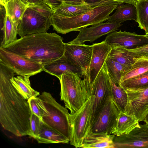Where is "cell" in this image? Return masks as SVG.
I'll return each mask as SVG.
<instances>
[{"instance_id":"obj_8","label":"cell","mask_w":148,"mask_h":148,"mask_svg":"<svg viewBox=\"0 0 148 148\" xmlns=\"http://www.w3.org/2000/svg\"><path fill=\"white\" fill-rule=\"evenodd\" d=\"M0 62L19 75L31 76L43 71V65L4 48H0Z\"/></svg>"},{"instance_id":"obj_43","label":"cell","mask_w":148,"mask_h":148,"mask_svg":"<svg viewBox=\"0 0 148 148\" xmlns=\"http://www.w3.org/2000/svg\"><path fill=\"white\" fill-rule=\"evenodd\" d=\"M10 0H0L1 5H3L8 1Z\"/></svg>"},{"instance_id":"obj_16","label":"cell","mask_w":148,"mask_h":148,"mask_svg":"<svg viewBox=\"0 0 148 148\" xmlns=\"http://www.w3.org/2000/svg\"><path fill=\"white\" fill-rule=\"evenodd\" d=\"M92 56L88 77L92 83L105 62L112 47L105 40L93 44Z\"/></svg>"},{"instance_id":"obj_45","label":"cell","mask_w":148,"mask_h":148,"mask_svg":"<svg viewBox=\"0 0 148 148\" xmlns=\"http://www.w3.org/2000/svg\"><path fill=\"white\" fill-rule=\"evenodd\" d=\"M148 34V31L145 34Z\"/></svg>"},{"instance_id":"obj_37","label":"cell","mask_w":148,"mask_h":148,"mask_svg":"<svg viewBox=\"0 0 148 148\" xmlns=\"http://www.w3.org/2000/svg\"><path fill=\"white\" fill-rule=\"evenodd\" d=\"M86 4L82 0H63L62 4L79 5Z\"/></svg>"},{"instance_id":"obj_35","label":"cell","mask_w":148,"mask_h":148,"mask_svg":"<svg viewBox=\"0 0 148 148\" xmlns=\"http://www.w3.org/2000/svg\"><path fill=\"white\" fill-rule=\"evenodd\" d=\"M27 101L32 113L35 114L41 120V112L37 104L36 97H33L29 98Z\"/></svg>"},{"instance_id":"obj_26","label":"cell","mask_w":148,"mask_h":148,"mask_svg":"<svg viewBox=\"0 0 148 148\" xmlns=\"http://www.w3.org/2000/svg\"><path fill=\"white\" fill-rule=\"evenodd\" d=\"M109 76L111 97L120 112L125 113L128 101L127 94L125 89L114 83L109 75Z\"/></svg>"},{"instance_id":"obj_28","label":"cell","mask_w":148,"mask_h":148,"mask_svg":"<svg viewBox=\"0 0 148 148\" xmlns=\"http://www.w3.org/2000/svg\"><path fill=\"white\" fill-rule=\"evenodd\" d=\"M105 64L109 75L116 85H119L122 77L129 69L108 57Z\"/></svg>"},{"instance_id":"obj_10","label":"cell","mask_w":148,"mask_h":148,"mask_svg":"<svg viewBox=\"0 0 148 148\" xmlns=\"http://www.w3.org/2000/svg\"><path fill=\"white\" fill-rule=\"evenodd\" d=\"M128 96L125 113L144 121L148 113V85L134 89L125 90Z\"/></svg>"},{"instance_id":"obj_7","label":"cell","mask_w":148,"mask_h":148,"mask_svg":"<svg viewBox=\"0 0 148 148\" xmlns=\"http://www.w3.org/2000/svg\"><path fill=\"white\" fill-rule=\"evenodd\" d=\"M120 112L109 96L99 108L93 117L90 128L97 133L112 134Z\"/></svg>"},{"instance_id":"obj_27","label":"cell","mask_w":148,"mask_h":148,"mask_svg":"<svg viewBox=\"0 0 148 148\" xmlns=\"http://www.w3.org/2000/svg\"><path fill=\"white\" fill-rule=\"evenodd\" d=\"M2 5L5 8V14L9 16L18 25L20 20L28 6L20 0H10Z\"/></svg>"},{"instance_id":"obj_19","label":"cell","mask_w":148,"mask_h":148,"mask_svg":"<svg viewBox=\"0 0 148 148\" xmlns=\"http://www.w3.org/2000/svg\"><path fill=\"white\" fill-rule=\"evenodd\" d=\"M118 5L115 12L110 16L107 22L121 23L127 21L137 20L135 5L131 3Z\"/></svg>"},{"instance_id":"obj_40","label":"cell","mask_w":148,"mask_h":148,"mask_svg":"<svg viewBox=\"0 0 148 148\" xmlns=\"http://www.w3.org/2000/svg\"><path fill=\"white\" fill-rule=\"evenodd\" d=\"M86 3H94L100 2L102 0H82Z\"/></svg>"},{"instance_id":"obj_44","label":"cell","mask_w":148,"mask_h":148,"mask_svg":"<svg viewBox=\"0 0 148 148\" xmlns=\"http://www.w3.org/2000/svg\"><path fill=\"white\" fill-rule=\"evenodd\" d=\"M145 36L148 38V34H145Z\"/></svg>"},{"instance_id":"obj_33","label":"cell","mask_w":148,"mask_h":148,"mask_svg":"<svg viewBox=\"0 0 148 148\" xmlns=\"http://www.w3.org/2000/svg\"><path fill=\"white\" fill-rule=\"evenodd\" d=\"M45 16L51 18L55 12L48 5L44 4L40 5H32L28 6Z\"/></svg>"},{"instance_id":"obj_38","label":"cell","mask_w":148,"mask_h":148,"mask_svg":"<svg viewBox=\"0 0 148 148\" xmlns=\"http://www.w3.org/2000/svg\"><path fill=\"white\" fill-rule=\"evenodd\" d=\"M117 2L119 4H121L124 3H131L135 5L138 0H110Z\"/></svg>"},{"instance_id":"obj_32","label":"cell","mask_w":148,"mask_h":148,"mask_svg":"<svg viewBox=\"0 0 148 148\" xmlns=\"http://www.w3.org/2000/svg\"><path fill=\"white\" fill-rule=\"evenodd\" d=\"M31 133L29 136L35 138L38 134L42 124L41 119L32 113L30 119Z\"/></svg>"},{"instance_id":"obj_9","label":"cell","mask_w":148,"mask_h":148,"mask_svg":"<svg viewBox=\"0 0 148 148\" xmlns=\"http://www.w3.org/2000/svg\"><path fill=\"white\" fill-rule=\"evenodd\" d=\"M51 25V18H47L28 6L20 20L18 34L21 37L47 32Z\"/></svg>"},{"instance_id":"obj_22","label":"cell","mask_w":148,"mask_h":148,"mask_svg":"<svg viewBox=\"0 0 148 148\" xmlns=\"http://www.w3.org/2000/svg\"><path fill=\"white\" fill-rule=\"evenodd\" d=\"M140 125L139 121L135 117L120 112L112 134L120 136L128 134Z\"/></svg>"},{"instance_id":"obj_11","label":"cell","mask_w":148,"mask_h":148,"mask_svg":"<svg viewBox=\"0 0 148 148\" xmlns=\"http://www.w3.org/2000/svg\"><path fill=\"white\" fill-rule=\"evenodd\" d=\"M65 44L64 55L81 70L83 76L87 77L92 56V45H73L68 43Z\"/></svg>"},{"instance_id":"obj_31","label":"cell","mask_w":148,"mask_h":148,"mask_svg":"<svg viewBox=\"0 0 148 148\" xmlns=\"http://www.w3.org/2000/svg\"><path fill=\"white\" fill-rule=\"evenodd\" d=\"M124 89L140 88L148 85V71L120 82L119 85Z\"/></svg>"},{"instance_id":"obj_39","label":"cell","mask_w":148,"mask_h":148,"mask_svg":"<svg viewBox=\"0 0 148 148\" xmlns=\"http://www.w3.org/2000/svg\"><path fill=\"white\" fill-rule=\"evenodd\" d=\"M33 4L40 5L46 4L45 0H32Z\"/></svg>"},{"instance_id":"obj_14","label":"cell","mask_w":148,"mask_h":148,"mask_svg":"<svg viewBox=\"0 0 148 148\" xmlns=\"http://www.w3.org/2000/svg\"><path fill=\"white\" fill-rule=\"evenodd\" d=\"M111 47H122L128 49L137 48L148 44L145 35L125 31H116L108 34L105 40Z\"/></svg>"},{"instance_id":"obj_46","label":"cell","mask_w":148,"mask_h":148,"mask_svg":"<svg viewBox=\"0 0 148 148\" xmlns=\"http://www.w3.org/2000/svg\"><path fill=\"white\" fill-rule=\"evenodd\" d=\"M146 59H148V58H146Z\"/></svg>"},{"instance_id":"obj_21","label":"cell","mask_w":148,"mask_h":148,"mask_svg":"<svg viewBox=\"0 0 148 148\" xmlns=\"http://www.w3.org/2000/svg\"><path fill=\"white\" fill-rule=\"evenodd\" d=\"M30 76H17L10 79L11 82L15 88L26 99L28 100L33 97L39 96L40 92L31 86Z\"/></svg>"},{"instance_id":"obj_24","label":"cell","mask_w":148,"mask_h":148,"mask_svg":"<svg viewBox=\"0 0 148 148\" xmlns=\"http://www.w3.org/2000/svg\"><path fill=\"white\" fill-rule=\"evenodd\" d=\"M3 24V38L0 47L4 48L17 39L18 25L5 13Z\"/></svg>"},{"instance_id":"obj_29","label":"cell","mask_w":148,"mask_h":148,"mask_svg":"<svg viewBox=\"0 0 148 148\" xmlns=\"http://www.w3.org/2000/svg\"><path fill=\"white\" fill-rule=\"evenodd\" d=\"M137 12L136 22L138 27L145 31V34L148 31V1L138 0L135 4Z\"/></svg>"},{"instance_id":"obj_23","label":"cell","mask_w":148,"mask_h":148,"mask_svg":"<svg viewBox=\"0 0 148 148\" xmlns=\"http://www.w3.org/2000/svg\"><path fill=\"white\" fill-rule=\"evenodd\" d=\"M86 3L79 5L62 4L55 10V13L66 17H73L79 15L88 11L94 6L100 3Z\"/></svg>"},{"instance_id":"obj_4","label":"cell","mask_w":148,"mask_h":148,"mask_svg":"<svg viewBox=\"0 0 148 148\" xmlns=\"http://www.w3.org/2000/svg\"><path fill=\"white\" fill-rule=\"evenodd\" d=\"M81 76L71 73L62 75L58 79L61 87L60 99L71 114L75 113L84 104L90 96L91 82L88 77Z\"/></svg>"},{"instance_id":"obj_1","label":"cell","mask_w":148,"mask_h":148,"mask_svg":"<svg viewBox=\"0 0 148 148\" xmlns=\"http://www.w3.org/2000/svg\"><path fill=\"white\" fill-rule=\"evenodd\" d=\"M15 73L0 62V122L4 129L16 136H29L32 113L27 100L11 82Z\"/></svg>"},{"instance_id":"obj_36","label":"cell","mask_w":148,"mask_h":148,"mask_svg":"<svg viewBox=\"0 0 148 148\" xmlns=\"http://www.w3.org/2000/svg\"><path fill=\"white\" fill-rule=\"evenodd\" d=\"M46 4L55 10L63 3V0H45Z\"/></svg>"},{"instance_id":"obj_42","label":"cell","mask_w":148,"mask_h":148,"mask_svg":"<svg viewBox=\"0 0 148 148\" xmlns=\"http://www.w3.org/2000/svg\"><path fill=\"white\" fill-rule=\"evenodd\" d=\"M144 121L146 124L148 125V113L146 115Z\"/></svg>"},{"instance_id":"obj_20","label":"cell","mask_w":148,"mask_h":148,"mask_svg":"<svg viewBox=\"0 0 148 148\" xmlns=\"http://www.w3.org/2000/svg\"><path fill=\"white\" fill-rule=\"evenodd\" d=\"M34 139L40 143H68L70 142L69 140L64 136L42 122L40 132Z\"/></svg>"},{"instance_id":"obj_3","label":"cell","mask_w":148,"mask_h":148,"mask_svg":"<svg viewBox=\"0 0 148 148\" xmlns=\"http://www.w3.org/2000/svg\"><path fill=\"white\" fill-rule=\"evenodd\" d=\"M118 5L116 1L103 0L87 12L73 17H63L54 13L51 18V25L54 30L62 34L78 31L82 28L108 20Z\"/></svg>"},{"instance_id":"obj_13","label":"cell","mask_w":148,"mask_h":148,"mask_svg":"<svg viewBox=\"0 0 148 148\" xmlns=\"http://www.w3.org/2000/svg\"><path fill=\"white\" fill-rule=\"evenodd\" d=\"M121 23L106 22L82 28L79 30L77 37L68 42L73 45L83 44L85 42H94L101 37L115 31L122 25Z\"/></svg>"},{"instance_id":"obj_2","label":"cell","mask_w":148,"mask_h":148,"mask_svg":"<svg viewBox=\"0 0 148 148\" xmlns=\"http://www.w3.org/2000/svg\"><path fill=\"white\" fill-rule=\"evenodd\" d=\"M63 40L55 33H37L21 37L4 48L44 65L64 55Z\"/></svg>"},{"instance_id":"obj_18","label":"cell","mask_w":148,"mask_h":148,"mask_svg":"<svg viewBox=\"0 0 148 148\" xmlns=\"http://www.w3.org/2000/svg\"><path fill=\"white\" fill-rule=\"evenodd\" d=\"M115 135L94 133L90 128L84 137L81 147L114 148L113 139Z\"/></svg>"},{"instance_id":"obj_41","label":"cell","mask_w":148,"mask_h":148,"mask_svg":"<svg viewBox=\"0 0 148 148\" xmlns=\"http://www.w3.org/2000/svg\"><path fill=\"white\" fill-rule=\"evenodd\" d=\"M25 4L28 6L33 4L32 0H20Z\"/></svg>"},{"instance_id":"obj_25","label":"cell","mask_w":148,"mask_h":148,"mask_svg":"<svg viewBox=\"0 0 148 148\" xmlns=\"http://www.w3.org/2000/svg\"><path fill=\"white\" fill-rule=\"evenodd\" d=\"M108 57L130 69L137 60L131 56L128 49L122 47H112Z\"/></svg>"},{"instance_id":"obj_12","label":"cell","mask_w":148,"mask_h":148,"mask_svg":"<svg viewBox=\"0 0 148 148\" xmlns=\"http://www.w3.org/2000/svg\"><path fill=\"white\" fill-rule=\"evenodd\" d=\"M90 93V96H94L92 120L99 108L111 96L110 84L105 63L92 83Z\"/></svg>"},{"instance_id":"obj_17","label":"cell","mask_w":148,"mask_h":148,"mask_svg":"<svg viewBox=\"0 0 148 148\" xmlns=\"http://www.w3.org/2000/svg\"><path fill=\"white\" fill-rule=\"evenodd\" d=\"M43 71L57 77L62 75L71 73L82 77L83 76L81 70L70 62L64 55L53 61L43 65Z\"/></svg>"},{"instance_id":"obj_47","label":"cell","mask_w":148,"mask_h":148,"mask_svg":"<svg viewBox=\"0 0 148 148\" xmlns=\"http://www.w3.org/2000/svg\"></svg>"},{"instance_id":"obj_30","label":"cell","mask_w":148,"mask_h":148,"mask_svg":"<svg viewBox=\"0 0 148 148\" xmlns=\"http://www.w3.org/2000/svg\"><path fill=\"white\" fill-rule=\"evenodd\" d=\"M147 71L148 59L144 58L138 59L133 64L132 67L127 71L122 77L120 82Z\"/></svg>"},{"instance_id":"obj_5","label":"cell","mask_w":148,"mask_h":148,"mask_svg":"<svg viewBox=\"0 0 148 148\" xmlns=\"http://www.w3.org/2000/svg\"><path fill=\"white\" fill-rule=\"evenodd\" d=\"M36 100L41 110L42 122L70 141V114L68 110L57 102L49 92H43L36 97Z\"/></svg>"},{"instance_id":"obj_15","label":"cell","mask_w":148,"mask_h":148,"mask_svg":"<svg viewBox=\"0 0 148 148\" xmlns=\"http://www.w3.org/2000/svg\"><path fill=\"white\" fill-rule=\"evenodd\" d=\"M113 141L114 148H148V125H140L128 134L115 135Z\"/></svg>"},{"instance_id":"obj_6","label":"cell","mask_w":148,"mask_h":148,"mask_svg":"<svg viewBox=\"0 0 148 148\" xmlns=\"http://www.w3.org/2000/svg\"><path fill=\"white\" fill-rule=\"evenodd\" d=\"M94 100V96H91L79 110L70 113V143L75 147H81L84 137L90 128Z\"/></svg>"},{"instance_id":"obj_34","label":"cell","mask_w":148,"mask_h":148,"mask_svg":"<svg viewBox=\"0 0 148 148\" xmlns=\"http://www.w3.org/2000/svg\"><path fill=\"white\" fill-rule=\"evenodd\" d=\"M130 54L136 60L148 58V44L132 49H128Z\"/></svg>"}]
</instances>
